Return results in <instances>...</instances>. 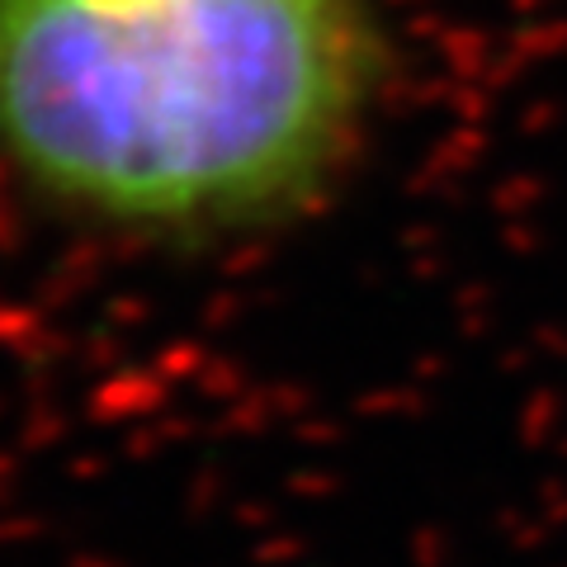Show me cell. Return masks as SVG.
<instances>
[{
    "label": "cell",
    "mask_w": 567,
    "mask_h": 567,
    "mask_svg": "<svg viewBox=\"0 0 567 567\" xmlns=\"http://www.w3.org/2000/svg\"><path fill=\"white\" fill-rule=\"evenodd\" d=\"M393 66L379 0H0V171L142 251L265 241L360 166Z\"/></svg>",
    "instance_id": "cell-1"
}]
</instances>
